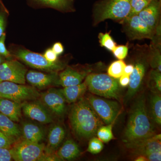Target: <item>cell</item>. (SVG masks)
<instances>
[{"label": "cell", "instance_id": "cb8c5ba5", "mask_svg": "<svg viewBox=\"0 0 161 161\" xmlns=\"http://www.w3.org/2000/svg\"><path fill=\"white\" fill-rule=\"evenodd\" d=\"M149 115L159 126L161 125V97L159 93L153 92L150 97Z\"/></svg>", "mask_w": 161, "mask_h": 161}, {"label": "cell", "instance_id": "e0dca14e", "mask_svg": "<svg viewBox=\"0 0 161 161\" xmlns=\"http://www.w3.org/2000/svg\"><path fill=\"white\" fill-rule=\"evenodd\" d=\"M160 11V2L153 1L139 13V16L154 31L157 26Z\"/></svg>", "mask_w": 161, "mask_h": 161}, {"label": "cell", "instance_id": "277c9868", "mask_svg": "<svg viewBox=\"0 0 161 161\" xmlns=\"http://www.w3.org/2000/svg\"><path fill=\"white\" fill-rule=\"evenodd\" d=\"M40 95L34 87L10 81H0V98L22 103L28 100L36 99Z\"/></svg>", "mask_w": 161, "mask_h": 161}, {"label": "cell", "instance_id": "7bdbcfd3", "mask_svg": "<svg viewBox=\"0 0 161 161\" xmlns=\"http://www.w3.org/2000/svg\"><path fill=\"white\" fill-rule=\"evenodd\" d=\"M136 161H148L146 157L143 155H138V156L135 159Z\"/></svg>", "mask_w": 161, "mask_h": 161}, {"label": "cell", "instance_id": "603a6c76", "mask_svg": "<svg viewBox=\"0 0 161 161\" xmlns=\"http://www.w3.org/2000/svg\"><path fill=\"white\" fill-rule=\"evenodd\" d=\"M87 90L86 84L84 82L77 85L65 87L60 89L68 103H74L78 101Z\"/></svg>", "mask_w": 161, "mask_h": 161}, {"label": "cell", "instance_id": "f1b7e54d", "mask_svg": "<svg viewBox=\"0 0 161 161\" xmlns=\"http://www.w3.org/2000/svg\"><path fill=\"white\" fill-rule=\"evenodd\" d=\"M103 142L95 136L90 138L87 151L92 154H98L103 150Z\"/></svg>", "mask_w": 161, "mask_h": 161}, {"label": "cell", "instance_id": "f546056e", "mask_svg": "<svg viewBox=\"0 0 161 161\" xmlns=\"http://www.w3.org/2000/svg\"><path fill=\"white\" fill-rule=\"evenodd\" d=\"M98 37L101 46L105 47L109 50L113 51L116 45L115 42L110 36L109 34L108 33L105 34L100 33L98 35Z\"/></svg>", "mask_w": 161, "mask_h": 161}, {"label": "cell", "instance_id": "5b68a950", "mask_svg": "<svg viewBox=\"0 0 161 161\" xmlns=\"http://www.w3.org/2000/svg\"><path fill=\"white\" fill-rule=\"evenodd\" d=\"M131 0H108L95 11V23L104 20H123L126 19L130 14Z\"/></svg>", "mask_w": 161, "mask_h": 161}, {"label": "cell", "instance_id": "484cf974", "mask_svg": "<svg viewBox=\"0 0 161 161\" xmlns=\"http://www.w3.org/2000/svg\"><path fill=\"white\" fill-rule=\"evenodd\" d=\"M126 65L122 60H119L114 61L108 69V75L115 79L120 78L123 75L124 69Z\"/></svg>", "mask_w": 161, "mask_h": 161}, {"label": "cell", "instance_id": "ee69618b", "mask_svg": "<svg viewBox=\"0 0 161 161\" xmlns=\"http://www.w3.org/2000/svg\"><path fill=\"white\" fill-rule=\"evenodd\" d=\"M3 58H2V56L0 55V64H1L2 63H3Z\"/></svg>", "mask_w": 161, "mask_h": 161}, {"label": "cell", "instance_id": "3957f363", "mask_svg": "<svg viewBox=\"0 0 161 161\" xmlns=\"http://www.w3.org/2000/svg\"><path fill=\"white\" fill-rule=\"evenodd\" d=\"M87 89L93 95L119 101L120 87L115 78L104 74H91L87 75L84 81Z\"/></svg>", "mask_w": 161, "mask_h": 161}, {"label": "cell", "instance_id": "7402d4cb", "mask_svg": "<svg viewBox=\"0 0 161 161\" xmlns=\"http://www.w3.org/2000/svg\"><path fill=\"white\" fill-rule=\"evenodd\" d=\"M80 153L78 144L73 140L68 139L59 148L56 155L61 160H72L78 157Z\"/></svg>", "mask_w": 161, "mask_h": 161}, {"label": "cell", "instance_id": "8d00e7d4", "mask_svg": "<svg viewBox=\"0 0 161 161\" xmlns=\"http://www.w3.org/2000/svg\"><path fill=\"white\" fill-rule=\"evenodd\" d=\"M43 56L47 60L50 62H54L58 61V55L53 51L52 49H48L44 53Z\"/></svg>", "mask_w": 161, "mask_h": 161}, {"label": "cell", "instance_id": "ffe728a7", "mask_svg": "<svg viewBox=\"0 0 161 161\" xmlns=\"http://www.w3.org/2000/svg\"><path fill=\"white\" fill-rule=\"evenodd\" d=\"M0 113L14 122H19L22 116L21 103L7 98H0Z\"/></svg>", "mask_w": 161, "mask_h": 161}, {"label": "cell", "instance_id": "5bb4252c", "mask_svg": "<svg viewBox=\"0 0 161 161\" xmlns=\"http://www.w3.org/2000/svg\"><path fill=\"white\" fill-rule=\"evenodd\" d=\"M146 70V65L143 61L138 60L135 64L133 71L130 76V82L125 96L126 101L135 96L140 88L145 76Z\"/></svg>", "mask_w": 161, "mask_h": 161}, {"label": "cell", "instance_id": "83f0119b", "mask_svg": "<svg viewBox=\"0 0 161 161\" xmlns=\"http://www.w3.org/2000/svg\"><path fill=\"white\" fill-rule=\"evenodd\" d=\"M150 2L147 0H131L130 14L128 17L138 15L140 12L149 5Z\"/></svg>", "mask_w": 161, "mask_h": 161}, {"label": "cell", "instance_id": "7a4b0ae2", "mask_svg": "<svg viewBox=\"0 0 161 161\" xmlns=\"http://www.w3.org/2000/svg\"><path fill=\"white\" fill-rule=\"evenodd\" d=\"M155 134L147 110L145 95H141L136 101L130 112L124 132V142H134Z\"/></svg>", "mask_w": 161, "mask_h": 161}, {"label": "cell", "instance_id": "e575fe53", "mask_svg": "<svg viewBox=\"0 0 161 161\" xmlns=\"http://www.w3.org/2000/svg\"><path fill=\"white\" fill-rule=\"evenodd\" d=\"M5 39L6 34L4 33L0 38V55L6 58H9L10 56V53L6 49L5 46Z\"/></svg>", "mask_w": 161, "mask_h": 161}, {"label": "cell", "instance_id": "74e56055", "mask_svg": "<svg viewBox=\"0 0 161 161\" xmlns=\"http://www.w3.org/2000/svg\"><path fill=\"white\" fill-rule=\"evenodd\" d=\"M148 161H161V151H158L150 153L146 156Z\"/></svg>", "mask_w": 161, "mask_h": 161}, {"label": "cell", "instance_id": "30bf717a", "mask_svg": "<svg viewBox=\"0 0 161 161\" xmlns=\"http://www.w3.org/2000/svg\"><path fill=\"white\" fill-rule=\"evenodd\" d=\"M41 102L53 114L62 116L66 111V100L60 89L51 88L40 95Z\"/></svg>", "mask_w": 161, "mask_h": 161}, {"label": "cell", "instance_id": "4dcf8cb0", "mask_svg": "<svg viewBox=\"0 0 161 161\" xmlns=\"http://www.w3.org/2000/svg\"><path fill=\"white\" fill-rule=\"evenodd\" d=\"M44 5L58 9L66 8L68 4V0H38Z\"/></svg>", "mask_w": 161, "mask_h": 161}, {"label": "cell", "instance_id": "d4e9b609", "mask_svg": "<svg viewBox=\"0 0 161 161\" xmlns=\"http://www.w3.org/2000/svg\"><path fill=\"white\" fill-rule=\"evenodd\" d=\"M113 123L100 126L97 130L96 135L103 142L108 143L114 138L112 132Z\"/></svg>", "mask_w": 161, "mask_h": 161}, {"label": "cell", "instance_id": "4fadbf2b", "mask_svg": "<svg viewBox=\"0 0 161 161\" xmlns=\"http://www.w3.org/2000/svg\"><path fill=\"white\" fill-rule=\"evenodd\" d=\"M128 34L132 39H152L153 31L138 15L127 18L124 20Z\"/></svg>", "mask_w": 161, "mask_h": 161}, {"label": "cell", "instance_id": "836d02e7", "mask_svg": "<svg viewBox=\"0 0 161 161\" xmlns=\"http://www.w3.org/2000/svg\"><path fill=\"white\" fill-rule=\"evenodd\" d=\"M13 142L7 137L3 132L0 131V148H5L10 149Z\"/></svg>", "mask_w": 161, "mask_h": 161}, {"label": "cell", "instance_id": "d6986e66", "mask_svg": "<svg viewBox=\"0 0 161 161\" xmlns=\"http://www.w3.org/2000/svg\"><path fill=\"white\" fill-rule=\"evenodd\" d=\"M22 134L25 140L35 143H40L45 137V131L39 125L25 122L22 124Z\"/></svg>", "mask_w": 161, "mask_h": 161}, {"label": "cell", "instance_id": "44dd1931", "mask_svg": "<svg viewBox=\"0 0 161 161\" xmlns=\"http://www.w3.org/2000/svg\"><path fill=\"white\" fill-rule=\"evenodd\" d=\"M0 131L3 132L14 143L22 135L17 124L6 115L0 113Z\"/></svg>", "mask_w": 161, "mask_h": 161}, {"label": "cell", "instance_id": "f6af8a7d", "mask_svg": "<svg viewBox=\"0 0 161 161\" xmlns=\"http://www.w3.org/2000/svg\"><path fill=\"white\" fill-rule=\"evenodd\" d=\"M147 1H150V2H152L153 1H155V0H147Z\"/></svg>", "mask_w": 161, "mask_h": 161}, {"label": "cell", "instance_id": "9c48e42d", "mask_svg": "<svg viewBox=\"0 0 161 161\" xmlns=\"http://www.w3.org/2000/svg\"><path fill=\"white\" fill-rule=\"evenodd\" d=\"M26 73V68L18 60L6 61L0 64V81H10L24 85Z\"/></svg>", "mask_w": 161, "mask_h": 161}, {"label": "cell", "instance_id": "8fae6325", "mask_svg": "<svg viewBox=\"0 0 161 161\" xmlns=\"http://www.w3.org/2000/svg\"><path fill=\"white\" fill-rule=\"evenodd\" d=\"M125 145L134 154L146 157L152 153L161 151V135L155 134L147 138L125 143Z\"/></svg>", "mask_w": 161, "mask_h": 161}, {"label": "cell", "instance_id": "2e32d148", "mask_svg": "<svg viewBox=\"0 0 161 161\" xmlns=\"http://www.w3.org/2000/svg\"><path fill=\"white\" fill-rule=\"evenodd\" d=\"M65 134L64 128L60 124H54L52 126L48 132L47 144L44 149L45 154H54L63 142Z\"/></svg>", "mask_w": 161, "mask_h": 161}, {"label": "cell", "instance_id": "9a60e30c", "mask_svg": "<svg viewBox=\"0 0 161 161\" xmlns=\"http://www.w3.org/2000/svg\"><path fill=\"white\" fill-rule=\"evenodd\" d=\"M26 80L32 86L43 89L53 84L58 85V75L57 73L47 74L31 70L26 73Z\"/></svg>", "mask_w": 161, "mask_h": 161}, {"label": "cell", "instance_id": "d590c367", "mask_svg": "<svg viewBox=\"0 0 161 161\" xmlns=\"http://www.w3.org/2000/svg\"><path fill=\"white\" fill-rule=\"evenodd\" d=\"M12 160L10 149L0 148V161H10Z\"/></svg>", "mask_w": 161, "mask_h": 161}, {"label": "cell", "instance_id": "7c38bea8", "mask_svg": "<svg viewBox=\"0 0 161 161\" xmlns=\"http://www.w3.org/2000/svg\"><path fill=\"white\" fill-rule=\"evenodd\" d=\"M21 107L24 115L32 120L43 124L53 122V114L42 103L24 102Z\"/></svg>", "mask_w": 161, "mask_h": 161}, {"label": "cell", "instance_id": "ab89813d", "mask_svg": "<svg viewBox=\"0 0 161 161\" xmlns=\"http://www.w3.org/2000/svg\"><path fill=\"white\" fill-rule=\"evenodd\" d=\"M130 82V76L123 75L119 78V83L121 86L126 87L129 85Z\"/></svg>", "mask_w": 161, "mask_h": 161}, {"label": "cell", "instance_id": "b9f144b4", "mask_svg": "<svg viewBox=\"0 0 161 161\" xmlns=\"http://www.w3.org/2000/svg\"><path fill=\"white\" fill-rule=\"evenodd\" d=\"M133 69H134V65H132V64L126 65L125 69H124L123 74L130 76L133 71Z\"/></svg>", "mask_w": 161, "mask_h": 161}, {"label": "cell", "instance_id": "ac0fdd59", "mask_svg": "<svg viewBox=\"0 0 161 161\" xmlns=\"http://www.w3.org/2000/svg\"><path fill=\"white\" fill-rule=\"evenodd\" d=\"M87 75L86 72H80L67 67L58 75V85L65 87L80 84Z\"/></svg>", "mask_w": 161, "mask_h": 161}, {"label": "cell", "instance_id": "60d3db41", "mask_svg": "<svg viewBox=\"0 0 161 161\" xmlns=\"http://www.w3.org/2000/svg\"><path fill=\"white\" fill-rule=\"evenodd\" d=\"M5 18L4 15L0 13V38L4 33L5 30Z\"/></svg>", "mask_w": 161, "mask_h": 161}, {"label": "cell", "instance_id": "6da1fadb", "mask_svg": "<svg viewBox=\"0 0 161 161\" xmlns=\"http://www.w3.org/2000/svg\"><path fill=\"white\" fill-rule=\"evenodd\" d=\"M69 119L73 132L83 139L95 136L98 128L104 124L86 98H82L72 106Z\"/></svg>", "mask_w": 161, "mask_h": 161}, {"label": "cell", "instance_id": "52a82bcc", "mask_svg": "<svg viewBox=\"0 0 161 161\" xmlns=\"http://www.w3.org/2000/svg\"><path fill=\"white\" fill-rule=\"evenodd\" d=\"M44 144L23 139L10 148L13 159L16 161H41L44 154Z\"/></svg>", "mask_w": 161, "mask_h": 161}, {"label": "cell", "instance_id": "8992f818", "mask_svg": "<svg viewBox=\"0 0 161 161\" xmlns=\"http://www.w3.org/2000/svg\"><path fill=\"white\" fill-rule=\"evenodd\" d=\"M86 99L104 124L113 123L120 113V106L117 102L92 95Z\"/></svg>", "mask_w": 161, "mask_h": 161}, {"label": "cell", "instance_id": "4316f807", "mask_svg": "<svg viewBox=\"0 0 161 161\" xmlns=\"http://www.w3.org/2000/svg\"><path fill=\"white\" fill-rule=\"evenodd\" d=\"M149 87L153 92L161 93V74L157 70L153 69L150 72Z\"/></svg>", "mask_w": 161, "mask_h": 161}, {"label": "cell", "instance_id": "d6a6232c", "mask_svg": "<svg viewBox=\"0 0 161 161\" xmlns=\"http://www.w3.org/2000/svg\"><path fill=\"white\" fill-rule=\"evenodd\" d=\"M112 52L116 58L119 60H123L128 55V47L125 45H119L115 47Z\"/></svg>", "mask_w": 161, "mask_h": 161}, {"label": "cell", "instance_id": "f35d334b", "mask_svg": "<svg viewBox=\"0 0 161 161\" xmlns=\"http://www.w3.org/2000/svg\"><path fill=\"white\" fill-rule=\"evenodd\" d=\"M53 51L57 55H59L62 54L64 52V47L63 45L61 43L58 42V43H55L53 45V47L52 48Z\"/></svg>", "mask_w": 161, "mask_h": 161}, {"label": "cell", "instance_id": "ba28073f", "mask_svg": "<svg viewBox=\"0 0 161 161\" xmlns=\"http://www.w3.org/2000/svg\"><path fill=\"white\" fill-rule=\"evenodd\" d=\"M14 56L29 66L44 71L57 73L64 68V64L62 62H50L43 55L27 50H19Z\"/></svg>", "mask_w": 161, "mask_h": 161}, {"label": "cell", "instance_id": "1f68e13d", "mask_svg": "<svg viewBox=\"0 0 161 161\" xmlns=\"http://www.w3.org/2000/svg\"><path fill=\"white\" fill-rule=\"evenodd\" d=\"M161 58L160 52L156 50L152 53L150 58V64L153 69L157 70L161 72Z\"/></svg>", "mask_w": 161, "mask_h": 161}]
</instances>
